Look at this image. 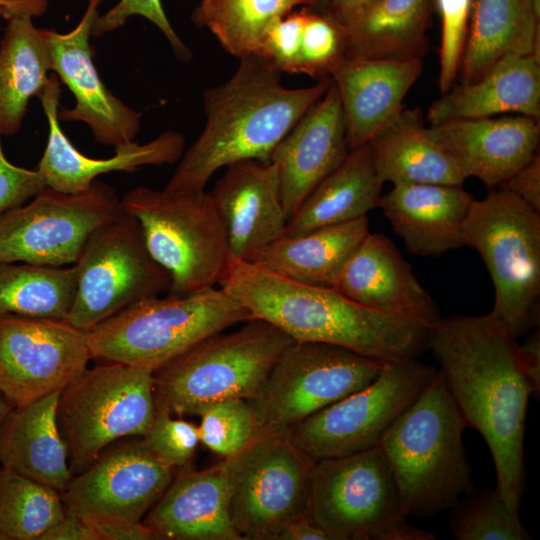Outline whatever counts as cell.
Returning a JSON list of instances; mask_svg holds the SVG:
<instances>
[{"label":"cell","mask_w":540,"mask_h":540,"mask_svg":"<svg viewBox=\"0 0 540 540\" xmlns=\"http://www.w3.org/2000/svg\"><path fill=\"white\" fill-rule=\"evenodd\" d=\"M368 143L383 184L460 186L468 178L450 153L430 136L418 108L403 107Z\"/></svg>","instance_id":"cell-29"},{"label":"cell","mask_w":540,"mask_h":540,"mask_svg":"<svg viewBox=\"0 0 540 540\" xmlns=\"http://www.w3.org/2000/svg\"><path fill=\"white\" fill-rule=\"evenodd\" d=\"M171 416L166 407L156 404L152 423L142 438L163 464L179 470L189 466L194 457L200 443L198 426Z\"/></svg>","instance_id":"cell-41"},{"label":"cell","mask_w":540,"mask_h":540,"mask_svg":"<svg viewBox=\"0 0 540 540\" xmlns=\"http://www.w3.org/2000/svg\"><path fill=\"white\" fill-rule=\"evenodd\" d=\"M473 199L462 185L397 184L381 195L378 208L413 255L440 256L464 246Z\"/></svg>","instance_id":"cell-25"},{"label":"cell","mask_w":540,"mask_h":540,"mask_svg":"<svg viewBox=\"0 0 540 540\" xmlns=\"http://www.w3.org/2000/svg\"><path fill=\"white\" fill-rule=\"evenodd\" d=\"M142 522L159 540H242L228 514L224 460L204 470L179 469Z\"/></svg>","instance_id":"cell-26"},{"label":"cell","mask_w":540,"mask_h":540,"mask_svg":"<svg viewBox=\"0 0 540 540\" xmlns=\"http://www.w3.org/2000/svg\"><path fill=\"white\" fill-rule=\"evenodd\" d=\"M40 540H99L92 523L65 510L64 516Z\"/></svg>","instance_id":"cell-47"},{"label":"cell","mask_w":540,"mask_h":540,"mask_svg":"<svg viewBox=\"0 0 540 540\" xmlns=\"http://www.w3.org/2000/svg\"><path fill=\"white\" fill-rule=\"evenodd\" d=\"M90 359L87 331L66 320L0 316V392L14 406L61 392Z\"/></svg>","instance_id":"cell-17"},{"label":"cell","mask_w":540,"mask_h":540,"mask_svg":"<svg viewBox=\"0 0 540 540\" xmlns=\"http://www.w3.org/2000/svg\"><path fill=\"white\" fill-rule=\"evenodd\" d=\"M223 460L228 514L242 540H277L287 524L307 515L315 461L288 432L257 435L241 452Z\"/></svg>","instance_id":"cell-11"},{"label":"cell","mask_w":540,"mask_h":540,"mask_svg":"<svg viewBox=\"0 0 540 540\" xmlns=\"http://www.w3.org/2000/svg\"><path fill=\"white\" fill-rule=\"evenodd\" d=\"M501 187L540 213V156L537 153L513 173Z\"/></svg>","instance_id":"cell-46"},{"label":"cell","mask_w":540,"mask_h":540,"mask_svg":"<svg viewBox=\"0 0 540 540\" xmlns=\"http://www.w3.org/2000/svg\"><path fill=\"white\" fill-rule=\"evenodd\" d=\"M226 227L233 258L253 256L286 233L278 172L270 161L247 159L226 167L209 192Z\"/></svg>","instance_id":"cell-21"},{"label":"cell","mask_w":540,"mask_h":540,"mask_svg":"<svg viewBox=\"0 0 540 540\" xmlns=\"http://www.w3.org/2000/svg\"><path fill=\"white\" fill-rule=\"evenodd\" d=\"M198 416L200 442L222 459L238 454L258 435L256 419L245 399L212 403Z\"/></svg>","instance_id":"cell-39"},{"label":"cell","mask_w":540,"mask_h":540,"mask_svg":"<svg viewBox=\"0 0 540 540\" xmlns=\"http://www.w3.org/2000/svg\"><path fill=\"white\" fill-rule=\"evenodd\" d=\"M377 0H330L327 12L345 27L362 15Z\"/></svg>","instance_id":"cell-51"},{"label":"cell","mask_w":540,"mask_h":540,"mask_svg":"<svg viewBox=\"0 0 540 540\" xmlns=\"http://www.w3.org/2000/svg\"><path fill=\"white\" fill-rule=\"evenodd\" d=\"M139 15L156 25L169 41L175 56L181 61L192 59V52L181 41L170 24L161 0H120L103 15H98L91 28L92 36H101L120 28L130 16Z\"/></svg>","instance_id":"cell-43"},{"label":"cell","mask_w":540,"mask_h":540,"mask_svg":"<svg viewBox=\"0 0 540 540\" xmlns=\"http://www.w3.org/2000/svg\"><path fill=\"white\" fill-rule=\"evenodd\" d=\"M250 313L294 341L347 348L388 363L417 358L429 348L433 323L380 312L331 287L309 285L232 257L219 284Z\"/></svg>","instance_id":"cell-2"},{"label":"cell","mask_w":540,"mask_h":540,"mask_svg":"<svg viewBox=\"0 0 540 540\" xmlns=\"http://www.w3.org/2000/svg\"><path fill=\"white\" fill-rule=\"evenodd\" d=\"M435 372L417 358L385 363L369 385L296 424L289 436L315 462L376 447Z\"/></svg>","instance_id":"cell-14"},{"label":"cell","mask_w":540,"mask_h":540,"mask_svg":"<svg viewBox=\"0 0 540 540\" xmlns=\"http://www.w3.org/2000/svg\"><path fill=\"white\" fill-rule=\"evenodd\" d=\"M33 17L20 13L7 19L0 42V135L20 129L30 98L39 96L52 70L49 44Z\"/></svg>","instance_id":"cell-34"},{"label":"cell","mask_w":540,"mask_h":540,"mask_svg":"<svg viewBox=\"0 0 540 540\" xmlns=\"http://www.w3.org/2000/svg\"><path fill=\"white\" fill-rule=\"evenodd\" d=\"M423 59L367 60L343 57L330 78L339 94L349 150L368 143L404 107L420 77Z\"/></svg>","instance_id":"cell-24"},{"label":"cell","mask_w":540,"mask_h":540,"mask_svg":"<svg viewBox=\"0 0 540 540\" xmlns=\"http://www.w3.org/2000/svg\"><path fill=\"white\" fill-rule=\"evenodd\" d=\"M522 369L532 387L534 396L540 391V334H531L522 345H518Z\"/></svg>","instance_id":"cell-49"},{"label":"cell","mask_w":540,"mask_h":540,"mask_svg":"<svg viewBox=\"0 0 540 540\" xmlns=\"http://www.w3.org/2000/svg\"><path fill=\"white\" fill-rule=\"evenodd\" d=\"M382 185L369 143L350 150L288 219L285 235L366 217L378 207Z\"/></svg>","instance_id":"cell-32"},{"label":"cell","mask_w":540,"mask_h":540,"mask_svg":"<svg viewBox=\"0 0 540 540\" xmlns=\"http://www.w3.org/2000/svg\"><path fill=\"white\" fill-rule=\"evenodd\" d=\"M540 40L533 0H474L461 60V83H473L507 55L532 54Z\"/></svg>","instance_id":"cell-33"},{"label":"cell","mask_w":540,"mask_h":540,"mask_svg":"<svg viewBox=\"0 0 540 540\" xmlns=\"http://www.w3.org/2000/svg\"><path fill=\"white\" fill-rule=\"evenodd\" d=\"M91 523L99 540H159L142 521Z\"/></svg>","instance_id":"cell-48"},{"label":"cell","mask_w":540,"mask_h":540,"mask_svg":"<svg viewBox=\"0 0 540 540\" xmlns=\"http://www.w3.org/2000/svg\"><path fill=\"white\" fill-rule=\"evenodd\" d=\"M467 423L441 370L381 436L406 516L427 517L454 507L472 490L463 432Z\"/></svg>","instance_id":"cell-4"},{"label":"cell","mask_w":540,"mask_h":540,"mask_svg":"<svg viewBox=\"0 0 540 540\" xmlns=\"http://www.w3.org/2000/svg\"><path fill=\"white\" fill-rule=\"evenodd\" d=\"M384 364L337 345L294 341L258 393L246 400L258 435L288 432L312 414L369 385Z\"/></svg>","instance_id":"cell-12"},{"label":"cell","mask_w":540,"mask_h":540,"mask_svg":"<svg viewBox=\"0 0 540 540\" xmlns=\"http://www.w3.org/2000/svg\"><path fill=\"white\" fill-rule=\"evenodd\" d=\"M121 204L138 221L152 258L170 274L169 294H192L221 283L232 255L210 193L178 194L138 186Z\"/></svg>","instance_id":"cell-7"},{"label":"cell","mask_w":540,"mask_h":540,"mask_svg":"<svg viewBox=\"0 0 540 540\" xmlns=\"http://www.w3.org/2000/svg\"><path fill=\"white\" fill-rule=\"evenodd\" d=\"M305 7L292 10L266 31L259 56L281 73L299 74Z\"/></svg>","instance_id":"cell-44"},{"label":"cell","mask_w":540,"mask_h":540,"mask_svg":"<svg viewBox=\"0 0 540 540\" xmlns=\"http://www.w3.org/2000/svg\"><path fill=\"white\" fill-rule=\"evenodd\" d=\"M239 60L227 81L204 91L205 126L184 151L165 191L203 192L220 168L247 159L269 161L276 145L332 83L325 78L312 86L286 88L282 73L264 58Z\"/></svg>","instance_id":"cell-3"},{"label":"cell","mask_w":540,"mask_h":540,"mask_svg":"<svg viewBox=\"0 0 540 540\" xmlns=\"http://www.w3.org/2000/svg\"><path fill=\"white\" fill-rule=\"evenodd\" d=\"M14 405L0 392V428L1 425Z\"/></svg>","instance_id":"cell-53"},{"label":"cell","mask_w":540,"mask_h":540,"mask_svg":"<svg viewBox=\"0 0 540 540\" xmlns=\"http://www.w3.org/2000/svg\"><path fill=\"white\" fill-rule=\"evenodd\" d=\"M60 96V81L52 75L38 96L48 120L49 133L36 169L48 188L63 193H79L87 190L99 175L113 171L133 173L144 165L173 164L185 151L183 134L169 130L145 144L133 141L117 146L112 157H88L73 146L59 124Z\"/></svg>","instance_id":"cell-19"},{"label":"cell","mask_w":540,"mask_h":540,"mask_svg":"<svg viewBox=\"0 0 540 540\" xmlns=\"http://www.w3.org/2000/svg\"><path fill=\"white\" fill-rule=\"evenodd\" d=\"M343 57V27L327 11L306 7L299 74L318 80L330 78L332 70Z\"/></svg>","instance_id":"cell-40"},{"label":"cell","mask_w":540,"mask_h":540,"mask_svg":"<svg viewBox=\"0 0 540 540\" xmlns=\"http://www.w3.org/2000/svg\"><path fill=\"white\" fill-rule=\"evenodd\" d=\"M316 9L318 11H327L330 0H315Z\"/></svg>","instance_id":"cell-55"},{"label":"cell","mask_w":540,"mask_h":540,"mask_svg":"<svg viewBox=\"0 0 540 540\" xmlns=\"http://www.w3.org/2000/svg\"><path fill=\"white\" fill-rule=\"evenodd\" d=\"M251 319L223 288L141 300L87 331L93 359L155 371L203 339Z\"/></svg>","instance_id":"cell-5"},{"label":"cell","mask_w":540,"mask_h":540,"mask_svg":"<svg viewBox=\"0 0 540 540\" xmlns=\"http://www.w3.org/2000/svg\"><path fill=\"white\" fill-rule=\"evenodd\" d=\"M307 516L330 540H433L405 520L394 475L378 446L318 460Z\"/></svg>","instance_id":"cell-9"},{"label":"cell","mask_w":540,"mask_h":540,"mask_svg":"<svg viewBox=\"0 0 540 540\" xmlns=\"http://www.w3.org/2000/svg\"><path fill=\"white\" fill-rule=\"evenodd\" d=\"M277 540H330L326 532L315 524L307 515L287 524Z\"/></svg>","instance_id":"cell-50"},{"label":"cell","mask_w":540,"mask_h":540,"mask_svg":"<svg viewBox=\"0 0 540 540\" xmlns=\"http://www.w3.org/2000/svg\"><path fill=\"white\" fill-rule=\"evenodd\" d=\"M0 6L18 13H31L40 16L45 13L48 0H0Z\"/></svg>","instance_id":"cell-52"},{"label":"cell","mask_w":540,"mask_h":540,"mask_svg":"<svg viewBox=\"0 0 540 540\" xmlns=\"http://www.w3.org/2000/svg\"><path fill=\"white\" fill-rule=\"evenodd\" d=\"M535 9L538 13H540V0H533Z\"/></svg>","instance_id":"cell-56"},{"label":"cell","mask_w":540,"mask_h":540,"mask_svg":"<svg viewBox=\"0 0 540 540\" xmlns=\"http://www.w3.org/2000/svg\"><path fill=\"white\" fill-rule=\"evenodd\" d=\"M298 6L316 9V1L201 0L192 20L207 28L227 53L240 59L259 56L268 28Z\"/></svg>","instance_id":"cell-36"},{"label":"cell","mask_w":540,"mask_h":540,"mask_svg":"<svg viewBox=\"0 0 540 540\" xmlns=\"http://www.w3.org/2000/svg\"><path fill=\"white\" fill-rule=\"evenodd\" d=\"M473 2L474 0H435V11L441 19L438 78L441 94L455 84L459 75Z\"/></svg>","instance_id":"cell-42"},{"label":"cell","mask_w":540,"mask_h":540,"mask_svg":"<svg viewBox=\"0 0 540 540\" xmlns=\"http://www.w3.org/2000/svg\"><path fill=\"white\" fill-rule=\"evenodd\" d=\"M472 491V490H471ZM457 504L451 530L458 540H528L519 512L511 510L495 488L471 494Z\"/></svg>","instance_id":"cell-38"},{"label":"cell","mask_w":540,"mask_h":540,"mask_svg":"<svg viewBox=\"0 0 540 540\" xmlns=\"http://www.w3.org/2000/svg\"><path fill=\"white\" fill-rule=\"evenodd\" d=\"M59 394L9 411L0 428V464L61 493L72 474L56 421Z\"/></svg>","instance_id":"cell-28"},{"label":"cell","mask_w":540,"mask_h":540,"mask_svg":"<svg viewBox=\"0 0 540 540\" xmlns=\"http://www.w3.org/2000/svg\"><path fill=\"white\" fill-rule=\"evenodd\" d=\"M16 14H20V13L15 12V11L9 9V8L0 6V17H3L4 19L7 20V19H9L10 17H12L13 15H16Z\"/></svg>","instance_id":"cell-54"},{"label":"cell","mask_w":540,"mask_h":540,"mask_svg":"<svg viewBox=\"0 0 540 540\" xmlns=\"http://www.w3.org/2000/svg\"><path fill=\"white\" fill-rule=\"evenodd\" d=\"M334 289L365 307L434 323L438 310L395 244L369 232L342 269Z\"/></svg>","instance_id":"cell-23"},{"label":"cell","mask_w":540,"mask_h":540,"mask_svg":"<svg viewBox=\"0 0 540 540\" xmlns=\"http://www.w3.org/2000/svg\"><path fill=\"white\" fill-rule=\"evenodd\" d=\"M369 230L368 217L284 235L250 263L297 282L334 288L346 262Z\"/></svg>","instance_id":"cell-30"},{"label":"cell","mask_w":540,"mask_h":540,"mask_svg":"<svg viewBox=\"0 0 540 540\" xmlns=\"http://www.w3.org/2000/svg\"><path fill=\"white\" fill-rule=\"evenodd\" d=\"M73 265L77 291L66 321L84 331L171 286L168 271L148 252L138 221L124 211L91 233Z\"/></svg>","instance_id":"cell-13"},{"label":"cell","mask_w":540,"mask_h":540,"mask_svg":"<svg viewBox=\"0 0 540 540\" xmlns=\"http://www.w3.org/2000/svg\"><path fill=\"white\" fill-rule=\"evenodd\" d=\"M47 188L42 174L10 163L2 149L0 135V215L23 205Z\"/></svg>","instance_id":"cell-45"},{"label":"cell","mask_w":540,"mask_h":540,"mask_svg":"<svg viewBox=\"0 0 540 540\" xmlns=\"http://www.w3.org/2000/svg\"><path fill=\"white\" fill-rule=\"evenodd\" d=\"M155 407L153 371L112 361L86 368L60 392L56 406L72 476L116 440L143 437Z\"/></svg>","instance_id":"cell-10"},{"label":"cell","mask_w":540,"mask_h":540,"mask_svg":"<svg viewBox=\"0 0 540 540\" xmlns=\"http://www.w3.org/2000/svg\"><path fill=\"white\" fill-rule=\"evenodd\" d=\"M518 114L540 120V61L507 55L473 83L454 84L429 107L430 126L458 119Z\"/></svg>","instance_id":"cell-27"},{"label":"cell","mask_w":540,"mask_h":540,"mask_svg":"<svg viewBox=\"0 0 540 540\" xmlns=\"http://www.w3.org/2000/svg\"><path fill=\"white\" fill-rule=\"evenodd\" d=\"M434 12L435 0H377L343 27L345 57L423 59Z\"/></svg>","instance_id":"cell-31"},{"label":"cell","mask_w":540,"mask_h":540,"mask_svg":"<svg viewBox=\"0 0 540 540\" xmlns=\"http://www.w3.org/2000/svg\"><path fill=\"white\" fill-rule=\"evenodd\" d=\"M103 0H89L78 25L68 33L42 29L52 57V71L75 98L72 109H59V121H81L95 139L114 148L133 142L141 128V114L113 95L102 82L89 43L91 28Z\"/></svg>","instance_id":"cell-18"},{"label":"cell","mask_w":540,"mask_h":540,"mask_svg":"<svg viewBox=\"0 0 540 540\" xmlns=\"http://www.w3.org/2000/svg\"><path fill=\"white\" fill-rule=\"evenodd\" d=\"M516 337L491 313L438 318L429 348L467 426L492 454L500 496L519 512L524 483V431L532 387Z\"/></svg>","instance_id":"cell-1"},{"label":"cell","mask_w":540,"mask_h":540,"mask_svg":"<svg viewBox=\"0 0 540 540\" xmlns=\"http://www.w3.org/2000/svg\"><path fill=\"white\" fill-rule=\"evenodd\" d=\"M464 246L482 257L494 286L490 312L516 338L538 325L540 213L505 188L473 199L463 224Z\"/></svg>","instance_id":"cell-8"},{"label":"cell","mask_w":540,"mask_h":540,"mask_svg":"<svg viewBox=\"0 0 540 540\" xmlns=\"http://www.w3.org/2000/svg\"><path fill=\"white\" fill-rule=\"evenodd\" d=\"M349 151L342 106L332 82L276 145L269 158L278 172L288 219Z\"/></svg>","instance_id":"cell-20"},{"label":"cell","mask_w":540,"mask_h":540,"mask_svg":"<svg viewBox=\"0 0 540 540\" xmlns=\"http://www.w3.org/2000/svg\"><path fill=\"white\" fill-rule=\"evenodd\" d=\"M76 291L74 265L0 262V316L67 320Z\"/></svg>","instance_id":"cell-35"},{"label":"cell","mask_w":540,"mask_h":540,"mask_svg":"<svg viewBox=\"0 0 540 540\" xmlns=\"http://www.w3.org/2000/svg\"><path fill=\"white\" fill-rule=\"evenodd\" d=\"M428 131L467 177L495 187L537 154L540 120L518 114L458 119L430 126Z\"/></svg>","instance_id":"cell-22"},{"label":"cell","mask_w":540,"mask_h":540,"mask_svg":"<svg viewBox=\"0 0 540 540\" xmlns=\"http://www.w3.org/2000/svg\"><path fill=\"white\" fill-rule=\"evenodd\" d=\"M64 514L60 492L0 468V540H40Z\"/></svg>","instance_id":"cell-37"},{"label":"cell","mask_w":540,"mask_h":540,"mask_svg":"<svg viewBox=\"0 0 540 540\" xmlns=\"http://www.w3.org/2000/svg\"><path fill=\"white\" fill-rule=\"evenodd\" d=\"M293 342L257 318L234 332L213 334L153 371L155 403L183 416L215 402L251 399Z\"/></svg>","instance_id":"cell-6"},{"label":"cell","mask_w":540,"mask_h":540,"mask_svg":"<svg viewBox=\"0 0 540 540\" xmlns=\"http://www.w3.org/2000/svg\"><path fill=\"white\" fill-rule=\"evenodd\" d=\"M122 212L115 189L100 181L79 193L47 187L0 215V262L74 264L91 233Z\"/></svg>","instance_id":"cell-15"},{"label":"cell","mask_w":540,"mask_h":540,"mask_svg":"<svg viewBox=\"0 0 540 540\" xmlns=\"http://www.w3.org/2000/svg\"><path fill=\"white\" fill-rule=\"evenodd\" d=\"M176 471L163 464L142 437H125L72 476L60 495L66 511L90 522H139L166 491Z\"/></svg>","instance_id":"cell-16"}]
</instances>
